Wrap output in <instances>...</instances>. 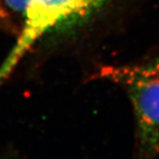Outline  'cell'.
<instances>
[{
	"instance_id": "1",
	"label": "cell",
	"mask_w": 159,
	"mask_h": 159,
	"mask_svg": "<svg viewBox=\"0 0 159 159\" xmlns=\"http://www.w3.org/2000/svg\"><path fill=\"white\" fill-rule=\"evenodd\" d=\"M99 75L127 92L135 116L141 156L159 154V52L143 62L103 67Z\"/></svg>"
},
{
	"instance_id": "3",
	"label": "cell",
	"mask_w": 159,
	"mask_h": 159,
	"mask_svg": "<svg viewBox=\"0 0 159 159\" xmlns=\"http://www.w3.org/2000/svg\"><path fill=\"white\" fill-rule=\"evenodd\" d=\"M29 0H0V32L16 37L23 29Z\"/></svg>"
},
{
	"instance_id": "2",
	"label": "cell",
	"mask_w": 159,
	"mask_h": 159,
	"mask_svg": "<svg viewBox=\"0 0 159 159\" xmlns=\"http://www.w3.org/2000/svg\"><path fill=\"white\" fill-rule=\"evenodd\" d=\"M110 0H29L25 23L12 52L0 68V83L12 72L27 51L41 37L77 24Z\"/></svg>"
}]
</instances>
